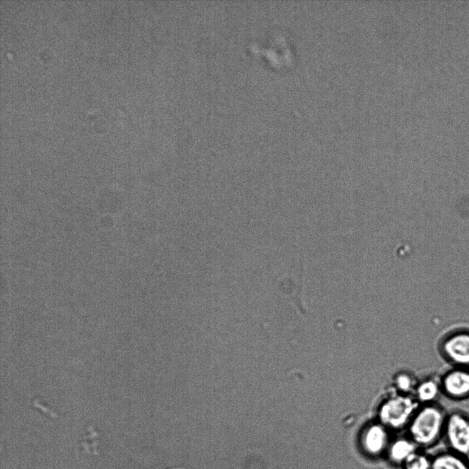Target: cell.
I'll use <instances>...</instances> for the list:
<instances>
[{
  "mask_svg": "<svg viewBox=\"0 0 469 469\" xmlns=\"http://www.w3.org/2000/svg\"><path fill=\"white\" fill-rule=\"evenodd\" d=\"M447 414L437 403L424 404L413 416L409 427L412 441L424 448L442 441Z\"/></svg>",
  "mask_w": 469,
  "mask_h": 469,
  "instance_id": "1",
  "label": "cell"
},
{
  "mask_svg": "<svg viewBox=\"0 0 469 469\" xmlns=\"http://www.w3.org/2000/svg\"><path fill=\"white\" fill-rule=\"evenodd\" d=\"M446 448L466 455L469 452V413L459 409L448 412L443 439Z\"/></svg>",
  "mask_w": 469,
  "mask_h": 469,
  "instance_id": "2",
  "label": "cell"
},
{
  "mask_svg": "<svg viewBox=\"0 0 469 469\" xmlns=\"http://www.w3.org/2000/svg\"><path fill=\"white\" fill-rule=\"evenodd\" d=\"M438 349L451 367H469V328L450 330L441 338Z\"/></svg>",
  "mask_w": 469,
  "mask_h": 469,
  "instance_id": "3",
  "label": "cell"
},
{
  "mask_svg": "<svg viewBox=\"0 0 469 469\" xmlns=\"http://www.w3.org/2000/svg\"><path fill=\"white\" fill-rule=\"evenodd\" d=\"M417 404L405 396L391 398L381 406L379 415L380 421L391 428H400L414 415Z\"/></svg>",
  "mask_w": 469,
  "mask_h": 469,
  "instance_id": "4",
  "label": "cell"
},
{
  "mask_svg": "<svg viewBox=\"0 0 469 469\" xmlns=\"http://www.w3.org/2000/svg\"><path fill=\"white\" fill-rule=\"evenodd\" d=\"M442 394L453 400L469 398V367H451L440 376Z\"/></svg>",
  "mask_w": 469,
  "mask_h": 469,
  "instance_id": "5",
  "label": "cell"
},
{
  "mask_svg": "<svg viewBox=\"0 0 469 469\" xmlns=\"http://www.w3.org/2000/svg\"><path fill=\"white\" fill-rule=\"evenodd\" d=\"M387 434L384 427L380 424L368 426L362 436L364 449L371 455L381 453L386 446Z\"/></svg>",
  "mask_w": 469,
  "mask_h": 469,
  "instance_id": "6",
  "label": "cell"
},
{
  "mask_svg": "<svg viewBox=\"0 0 469 469\" xmlns=\"http://www.w3.org/2000/svg\"><path fill=\"white\" fill-rule=\"evenodd\" d=\"M431 469H469L464 455L447 448L431 457Z\"/></svg>",
  "mask_w": 469,
  "mask_h": 469,
  "instance_id": "7",
  "label": "cell"
},
{
  "mask_svg": "<svg viewBox=\"0 0 469 469\" xmlns=\"http://www.w3.org/2000/svg\"><path fill=\"white\" fill-rule=\"evenodd\" d=\"M418 400L424 404L437 403L439 396L442 394L440 378H431L422 381L417 388Z\"/></svg>",
  "mask_w": 469,
  "mask_h": 469,
  "instance_id": "8",
  "label": "cell"
},
{
  "mask_svg": "<svg viewBox=\"0 0 469 469\" xmlns=\"http://www.w3.org/2000/svg\"><path fill=\"white\" fill-rule=\"evenodd\" d=\"M416 446L413 441L398 439L391 445L389 456L396 462L405 461L410 455L417 451Z\"/></svg>",
  "mask_w": 469,
  "mask_h": 469,
  "instance_id": "9",
  "label": "cell"
},
{
  "mask_svg": "<svg viewBox=\"0 0 469 469\" xmlns=\"http://www.w3.org/2000/svg\"><path fill=\"white\" fill-rule=\"evenodd\" d=\"M404 465L406 469H431V457L416 451L407 459Z\"/></svg>",
  "mask_w": 469,
  "mask_h": 469,
  "instance_id": "10",
  "label": "cell"
},
{
  "mask_svg": "<svg viewBox=\"0 0 469 469\" xmlns=\"http://www.w3.org/2000/svg\"><path fill=\"white\" fill-rule=\"evenodd\" d=\"M396 382L397 385L403 390H409L412 386L411 379L409 376L404 375L398 376Z\"/></svg>",
  "mask_w": 469,
  "mask_h": 469,
  "instance_id": "11",
  "label": "cell"
},
{
  "mask_svg": "<svg viewBox=\"0 0 469 469\" xmlns=\"http://www.w3.org/2000/svg\"><path fill=\"white\" fill-rule=\"evenodd\" d=\"M464 457L467 461V464L469 466V452L466 455H464Z\"/></svg>",
  "mask_w": 469,
  "mask_h": 469,
  "instance_id": "12",
  "label": "cell"
}]
</instances>
